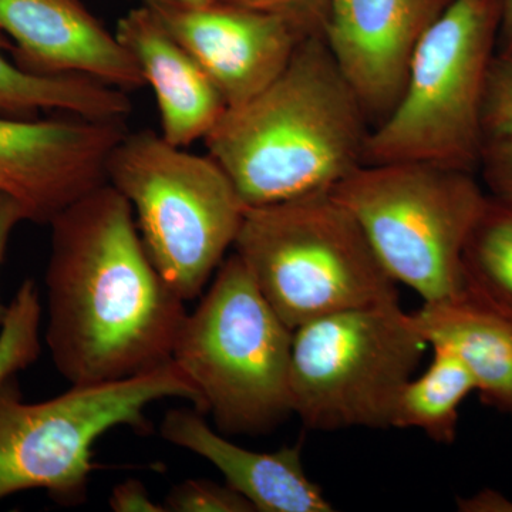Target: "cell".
<instances>
[{"mask_svg": "<svg viewBox=\"0 0 512 512\" xmlns=\"http://www.w3.org/2000/svg\"><path fill=\"white\" fill-rule=\"evenodd\" d=\"M46 342L72 386L171 362L185 301L151 262L130 202L109 183L50 222Z\"/></svg>", "mask_w": 512, "mask_h": 512, "instance_id": "1", "label": "cell"}, {"mask_svg": "<svg viewBox=\"0 0 512 512\" xmlns=\"http://www.w3.org/2000/svg\"><path fill=\"white\" fill-rule=\"evenodd\" d=\"M369 121L323 36L303 39L282 73L228 107L204 138L247 207L332 190L363 165Z\"/></svg>", "mask_w": 512, "mask_h": 512, "instance_id": "2", "label": "cell"}, {"mask_svg": "<svg viewBox=\"0 0 512 512\" xmlns=\"http://www.w3.org/2000/svg\"><path fill=\"white\" fill-rule=\"evenodd\" d=\"M293 330L237 254L225 258L178 332L173 362L224 436L261 434L292 412Z\"/></svg>", "mask_w": 512, "mask_h": 512, "instance_id": "3", "label": "cell"}, {"mask_svg": "<svg viewBox=\"0 0 512 512\" xmlns=\"http://www.w3.org/2000/svg\"><path fill=\"white\" fill-rule=\"evenodd\" d=\"M234 252L292 330L332 313L400 301L365 232L330 191L248 207Z\"/></svg>", "mask_w": 512, "mask_h": 512, "instance_id": "4", "label": "cell"}, {"mask_svg": "<svg viewBox=\"0 0 512 512\" xmlns=\"http://www.w3.org/2000/svg\"><path fill=\"white\" fill-rule=\"evenodd\" d=\"M500 0H453L420 40L396 106L367 134L363 164L423 163L476 174Z\"/></svg>", "mask_w": 512, "mask_h": 512, "instance_id": "5", "label": "cell"}, {"mask_svg": "<svg viewBox=\"0 0 512 512\" xmlns=\"http://www.w3.org/2000/svg\"><path fill=\"white\" fill-rule=\"evenodd\" d=\"M164 399L187 400L200 412V394L173 360L116 382L72 386L40 403H26L15 377L0 367V501L46 490L56 503L83 504L96 468L94 443L121 426L146 433V410Z\"/></svg>", "mask_w": 512, "mask_h": 512, "instance_id": "6", "label": "cell"}, {"mask_svg": "<svg viewBox=\"0 0 512 512\" xmlns=\"http://www.w3.org/2000/svg\"><path fill=\"white\" fill-rule=\"evenodd\" d=\"M107 183L131 208L151 262L183 301L198 298L234 247L247 205L220 164L153 130L111 151Z\"/></svg>", "mask_w": 512, "mask_h": 512, "instance_id": "7", "label": "cell"}, {"mask_svg": "<svg viewBox=\"0 0 512 512\" xmlns=\"http://www.w3.org/2000/svg\"><path fill=\"white\" fill-rule=\"evenodd\" d=\"M394 281L424 302L463 295V255L488 194L474 173L423 163L363 164L332 190Z\"/></svg>", "mask_w": 512, "mask_h": 512, "instance_id": "8", "label": "cell"}, {"mask_svg": "<svg viewBox=\"0 0 512 512\" xmlns=\"http://www.w3.org/2000/svg\"><path fill=\"white\" fill-rule=\"evenodd\" d=\"M430 348L400 301L293 330L292 412L311 430L392 429L397 396Z\"/></svg>", "mask_w": 512, "mask_h": 512, "instance_id": "9", "label": "cell"}, {"mask_svg": "<svg viewBox=\"0 0 512 512\" xmlns=\"http://www.w3.org/2000/svg\"><path fill=\"white\" fill-rule=\"evenodd\" d=\"M127 133V120L0 116V192L18 202L25 221L50 225L107 184L111 151Z\"/></svg>", "mask_w": 512, "mask_h": 512, "instance_id": "10", "label": "cell"}, {"mask_svg": "<svg viewBox=\"0 0 512 512\" xmlns=\"http://www.w3.org/2000/svg\"><path fill=\"white\" fill-rule=\"evenodd\" d=\"M208 74L228 107L274 82L302 37L286 20L231 0H141Z\"/></svg>", "mask_w": 512, "mask_h": 512, "instance_id": "11", "label": "cell"}, {"mask_svg": "<svg viewBox=\"0 0 512 512\" xmlns=\"http://www.w3.org/2000/svg\"><path fill=\"white\" fill-rule=\"evenodd\" d=\"M453 0H330L323 39L369 124L396 106L410 63Z\"/></svg>", "mask_w": 512, "mask_h": 512, "instance_id": "12", "label": "cell"}, {"mask_svg": "<svg viewBox=\"0 0 512 512\" xmlns=\"http://www.w3.org/2000/svg\"><path fill=\"white\" fill-rule=\"evenodd\" d=\"M15 62L42 76L83 74L131 93L147 86L133 56L82 0H0Z\"/></svg>", "mask_w": 512, "mask_h": 512, "instance_id": "13", "label": "cell"}, {"mask_svg": "<svg viewBox=\"0 0 512 512\" xmlns=\"http://www.w3.org/2000/svg\"><path fill=\"white\" fill-rule=\"evenodd\" d=\"M161 437L174 446L210 461L258 512H329L332 504L322 488L306 476L301 446L259 453L238 446L212 429L197 409L165 414Z\"/></svg>", "mask_w": 512, "mask_h": 512, "instance_id": "14", "label": "cell"}, {"mask_svg": "<svg viewBox=\"0 0 512 512\" xmlns=\"http://www.w3.org/2000/svg\"><path fill=\"white\" fill-rule=\"evenodd\" d=\"M114 33L153 89L161 136L183 148L204 140L227 104L200 64L143 3L121 16Z\"/></svg>", "mask_w": 512, "mask_h": 512, "instance_id": "15", "label": "cell"}, {"mask_svg": "<svg viewBox=\"0 0 512 512\" xmlns=\"http://www.w3.org/2000/svg\"><path fill=\"white\" fill-rule=\"evenodd\" d=\"M430 348L456 353L470 370L481 402L512 416V329L466 295L423 302L412 312Z\"/></svg>", "mask_w": 512, "mask_h": 512, "instance_id": "16", "label": "cell"}, {"mask_svg": "<svg viewBox=\"0 0 512 512\" xmlns=\"http://www.w3.org/2000/svg\"><path fill=\"white\" fill-rule=\"evenodd\" d=\"M13 43L0 30V116L37 119L42 111L96 120H127L133 111L128 93L83 74L42 76L5 56Z\"/></svg>", "mask_w": 512, "mask_h": 512, "instance_id": "17", "label": "cell"}, {"mask_svg": "<svg viewBox=\"0 0 512 512\" xmlns=\"http://www.w3.org/2000/svg\"><path fill=\"white\" fill-rule=\"evenodd\" d=\"M433 352L423 375L400 390L392 427L420 430L436 443L451 444L457 439L461 404L476 392V382L456 353L441 346H433Z\"/></svg>", "mask_w": 512, "mask_h": 512, "instance_id": "18", "label": "cell"}, {"mask_svg": "<svg viewBox=\"0 0 512 512\" xmlns=\"http://www.w3.org/2000/svg\"><path fill=\"white\" fill-rule=\"evenodd\" d=\"M464 295L512 329V211L488 195L463 255Z\"/></svg>", "mask_w": 512, "mask_h": 512, "instance_id": "19", "label": "cell"}, {"mask_svg": "<svg viewBox=\"0 0 512 512\" xmlns=\"http://www.w3.org/2000/svg\"><path fill=\"white\" fill-rule=\"evenodd\" d=\"M164 507L167 512H255L247 498L227 483L205 478L174 485L165 497Z\"/></svg>", "mask_w": 512, "mask_h": 512, "instance_id": "20", "label": "cell"}, {"mask_svg": "<svg viewBox=\"0 0 512 512\" xmlns=\"http://www.w3.org/2000/svg\"><path fill=\"white\" fill-rule=\"evenodd\" d=\"M483 117L487 140L512 136V53H495L488 73Z\"/></svg>", "mask_w": 512, "mask_h": 512, "instance_id": "21", "label": "cell"}, {"mask_svg": "<svg viewBox=\"0 0 512 512\" xmlns=\"http://www.w3.org/2000/svg\"><path fill=\"white\" fill-rule=\"evenodd\" d=\"M286 20L302 37L322 36L330 0H231Z\"/></svg>", "mask_w": 512, "mask_h": 512, "instance_id": "22", "label": "cell"}, {"mask_svg": "<svg viewBox=\"0 0 512 512\" xmlns=\"http://www.w3.org/2000/svg\"><path fill=\"white\" fill-rule=\"evenodd\" d=\"M478 171L488 195L512 211V136L485 141Z\"/></svg>", "mask_w": 512, "mask_h": 512, "instance_id": "23", "label": "cell"}, {"mask_svg": "<svg viewBox=\"0 0 512 512\" xmlns=\"http://www.w3.org/2000/svg\"><path fill=\"white\" fill-rule=\"evenodd\" d=\"M109 505L116 512H167L164 504H158L151 498L146 485L134 478H128L113 488Z\"/></svg>", "mask_w": 512, "mask_h": 512, "instance_id": "24", "label": "cell"}, {"mask_svg": "<svg viewBox=\"0 0 512 512\" xmlns=\"http://www.w3.org/2000/svg\"><path fill=\"white\" fill-rule=\"evenodd\" d=\"M22 221H25V215L20 210L18 202L0 192V266H2L3 258H5L13 229ZM8 316V306L3 305L0 301V328L5 326Z\"/></svg>", "mask_w": 512, "mask_h": 512, "instance_id": "25", "label": "cell"}, {"mask_svg": "<svg viewBox=\"0 0 512 512\" xmlns=\"http://www.w3.org/2000/svg\"><path fill=\"white\" fill-rule=\"evenodd\" d=\"M458 510L467 512H512V501L493 490L481 491L470 498H458Z\"/></svg>", "mask_w": 512, "mask_h": 512, "instance_id": "26", "label": "cell"}, {"mask_svg": "<svg viewBox=\"0 0 512 512\" xmlns=\"http://www.w3.org/2000/svg\"><path fill=\"white\" fill-rule=\"evenodd\" d=\"M497 53H512V0H500Z\"/></svg>", "mask_w": 512, "mask_h": 512, "instance_id": "27", "label": "cell"}]
</instances>
